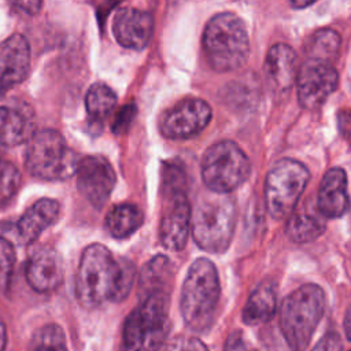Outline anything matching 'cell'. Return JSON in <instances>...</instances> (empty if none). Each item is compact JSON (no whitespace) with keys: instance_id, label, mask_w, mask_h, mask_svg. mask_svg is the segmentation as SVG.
<instances>
[{"instance_id":"cell-1","label":"cell","mask_w":351,"mask_h":351,"mask_svg":"<svg viewBox=\"0 0 351 351\" xmlns=\"http://www.w3.org/2000/svg\"><path fill=\"white\" fill-rule=\"evenodd\" d=\"M134 266L125 258H117L103 244L88 245L80 259L75 274V298L85 308L106 302L123 300L133 285Z\"/></svg>"},{"instance_id":"cell-2","label":"cell","mask_w":351,"mask_h":351,"mask_svg":"<svg viewBox=\"0 0 351 351\" xmlns=\"http://www.w3.org/2000/svg\"><path fill=\"white\" fill-rule=\"evenodd\" d=\"M221 295L217 267L207 258H197L189 266L181 289L180 308L185 325L203 333L213 325Z\"/></svg>"},{"instance_id":"cell-3","label":"cell","mask_w":351,"mask_h":351,"mask_svg":"<svg viewBox=\"0 0 351 351\" xmlns=\"http://www.w3.org/2000/svg\"><path fill=\"white\" fill-rule=\"evenodd\" d=\"M234 226L236 204L228 193L210 191L199 197L192 208V237L207 252H225L233 239Z\"/></svg>"},{"instance_id":"cell-4","label":"cell","mask_w":351,"mask_h":351,"mask_svg":"<svg viewBox=\"0 0 351 351\" xmlns=\"http://www.w3.org/2000/svg\"><path fill=\"white\" fill-rule=\"evenodd\" d=\"M203 51L211 69L219 73L244 66L250 53L245 23L233 12L214 15L203 32Z\"/></svg>"},{"instance_id":"cell-5","label":"cell","mask_w":351,"mask_h":351,"mask_svg":"<svg viewBox=\"0 0 351 351\" xmlns=\"http://www.w3.org/2000/svg\"><path fill=\"white\" fill-rule=\"evenodd\" d=\"M325 311V293L315 284L291 292L280 307V329L292 350H304Z\"/></svg>"},{"instance_id":"cell-6","label":"cell","mask_w":351,"mask_h":351,"mask_svg":"<svg viewBox=\"0 0 351 351\" xmlns=\"http://www.w3.org/2000/svg\"><path fill=\"white\" fill-rule=\"evenodd\" d=\"M78 156L64 137L52 129L32 134L27 140L25 165L27 171L41 180L63 181L75 174Z\"/></svg>"},{"instance_id":"cell-7","label":"cell","mask_w":351,"mask_h":351,"mask_svg":"<svg viewBox=\"0 0 351 351\" xmlns=\"http://www.w3.org/2000/svg\"><path fill=\"white\" fill-rule=\"evenodd\" d=\"M169 332V295L151 292L128 315L123 325V346L128 350L160 348Z\"/></svg>"},{"instance_id":"cell-8","label":"cell","mask_w":351,"mask_h":351,"mask_svg":"<svg viewBox=\"0 0 351 351\" xmlns=\"http://www.w3.org/2000/svg\"><path fill=\"white\" fill-rule=\"evenodd\" d=\"M250 171L248 156L230 140L210 145L202 158V180L214 192L230 193L248 178Z\"/></svg>"},{"instance_id":"cell-9","label":"cell","mask_w":351,"mask_h":351,"mask_svg":"<svg viewBox=\"0 0 351 351\" xmlns=\"http://www.w3.org/2000/svg\"><path fill=\"white\" fill-rule=\"evenodd\" d=\"M308 180L310 173L303 163L289 158L278 160L267 173L265 182L269 214L274 219L288 217L298 206Z\"/></svg>"},{"instance_id":"cell-10","label":"cell","mask_w":351,"mask_h":351,"mask_svg":"<svg viewBox=\"0 0 351 351\" xmlns=\"http://www.w3.org/2000/svg\"><path fill=\"white\" fill-rule=\"evenodd\" d=\"M163 213L159 225L162 245L170 251L185 247L191 232L192 208L186 196V185L162 188Z\"/></svg>"},{"instance_id":"cell-11","label":"cell","mask_w":351,"mask_h":351,"mask_svg":"<svg viewBox=\"0 0 351 351\" xmlns=\"http://www.w3.org/2000/svg\"><path fill=\"white\" fill-rule=\"evenodd\" d=\"M339 74L330 62L308 59L299 67L296 77L298 99L307 110L319 108L336 90Z\"/></svg>"},{"instance_id":"cell-12","label":"cell","mask_w":351,"mask_h":351,"mask_svg":"<svg viewBox=\"0 0 351 351\" xmlns=\"http://www.w3.org/2000/svg\"><path fill=\"white\" fill-rule=\"evenodd\" d=\"M74 176H77V186L81 195L97 208L106 204L117 182L111 163L100 155L80 159Z\"/></svg>"},{"instance_id":"cell-13","label":"cell","mask_w":351,"mask_h":351,"mask_svg":"<svg viewBox=\"0 0 351 351\" xmlns=\"http://www.w3.org/2000/svg\"><path fill=\"white\" fill-rule=\"evenodd\" d=\"M211 119L210 106L200 99L174 104L160 119V132L170 140H185L202 132Z\"/></svg>"},{"instance_id":"cell-14","label":"cell","mask_w":351,"mask_h":351,"mask_svg":"<svg viewBox=\"0 0 351 351\" xmlns=\"http://www.w3.org/2000/svg\"><path fill=\"white\" fill-rule=\"evenodd\" d=\"M112 33L122 47L140 51L151 41L154 18L149 12L138 8H119L112 21Z\"/></svg>"},{"instance_id":"cell-15","label":"cell","mask_w":351,"mask_h":351,"mask_svg":"<svg viewBox=\"0 0 351 351\" xmlns=\"http://www.w3.org/2000/svg\"><path fill=\"white\" fill-rule=\"evenodd\" d=\"M30 70V45L22 34H12L0 44V92L26 80Z\"/></svg>"},{"instance_id":"cell-16","label":"cell","mask_w":351,"mask_h":351,"mask_svg":"<svg viewBox=\"0 0 351 351\" xmlns=\"http://www.w3.org/2000/svg\"><path fill=\"white\" fill-rule=\"evenodd\" d=\"M25 274L29 285L40 293L52 292L63 281V261L60 254L51 247L34 251L26 262Z\"/></svg>"},{"instance_id":"cell-17","label":"cell","mask_w":351,"mask_h":351,"mask_svg":"<svg viewBox=\"0 0 351 351\" xmlns=\"http://www.w3.org/2000/svg\"><path fill=\"white\" fill-rule=\"evenodd\" d=\"M263 70L270 88L277 93H285L296 82L298 55L287 44H274L267 51Z\"/></svg>"},{"instance_id":"cell-18","label":"cell","mask_w":351,"mask_h":351,"mask_svg":"<svg viewBox=\"0 0 351 351\" xmlns=\"http://www.w3.org/2000/svg\"><path fill=\"white\" fill-rule=\"evenodd\" d=\"M315 202L325 218H339L350 208L347 176L343 169L333 167L324 174Z\"/></svg>"},{"instance_id":"cell-19","label":"cell","mask_w":351,"mask_h":351,"mask_svg":"<svg viewBox=\"0 0 351 351\" xmlns=\"http://www.w3.org/2000/svg\"><path fill=\"white\" fill-rule=\"evenodd\" d=\"M60 214V206L56 200L43 197L34 202L18 221V236L22 243L30 244L40 234L52 226Z\"/></svg>"},{"instance_id":"cell-20","label":"cell","mask_w":351,"mask_h":351,"mask_svg":"<svg viewBox=\"0 0 351 351\" xmlns=\"http://www.w3.org/2000/svg\"><path fill=\"white\" fill-rule=\"evenodd\" d=\"M325 228V217L318 210L317 202L306 200L288 215L287 234L293 243L304 244L314 241L324 233Z\"/></svg>"},{"instance_id":"cell-21","label":"cell","mask_w":351,"mask_h":351,"mask_svg":"<svg viewBox=\"0 0 351 351\" xmlns=\"http://www.w3.org/2000/svg\"><path fill=\"white\" fill-rule=\"evenodd\" d=\"M277 310V287L266 280L250 295L244 308L243 321L248 325H259L273 318Z\"/></svg>"},{"instance_id":"cell-22","label":"cell","mask_w":351,"mask_h":351,"mask_svg":"<svg viewBox=\"0 0 351 351\" xmlns=\"http://www.w3.org/2000/svg\"><path fill=\"white\" fill-rule=\"evenodd\" d=\"M143 211L136 204L121 203L107 213L106 226L112 237L126 239L143 225Z\"/></svg>"},{"instance_id":"cell-23","label":"cell","mask_w":351,"mask_h":351,"mask_svg":"<svg viewBox=\"0 0 351 351\" xmlns=\"http://www.w3.org/2000/svg\"><path fill=\"white\" fill-rule=\"evenodd\" d=\"M117 104L115 92L103 82L93 84L85 96V108L89 122L99 129L108 118Z\"/></svg>"},{"instance_id":"cell-24","label":"cell","mask_w":351,"mask_h":351,"mask_svg":"<svg viewBox=\"0 0 351 351\" xmlns=\"http://www.w3.org/2000/svg\"><path fill=\"white\" fill-rule=\"evenodd\" d=\"M32 125L26 117L11 107H0V145L15 147L29 140Z\"/></svg>"},{"instance_id":"cell-25","label":"cell","mask_w":351,"mask_h":351,"mask_svg":"<svg viewBox=\"0 0 351 351\" xmlns=\"http://www.w3.org/2000/svg\"><path fill=\"white\" fill-rule=\"evenodd\" d=\"M340 34L329 27L315 30L306 43V55L308 59L332 62L340 49Z\"/></svg>"},{"instance_id":"cell-26","label":"cell","mask_w":351,"mask_h":351,"mask_svg":"<svg viewBox=\"0 0 351 351\" xmlns=\"http://www.w3.org/2000/svg\"><path fill=\"white\" fill-rule=\"evenodd\" d=\"M170 280V261L158 255L152 258L141 271L140 285L144 293L151 292H167L166 287Z\"/></svg>"},{"instance_id":"cell-27","label":"cell","mask_w":351,"mask_h":351,"mask_svg":"<svg viewBox=\"0 0 351 351\" xmlns=\"http://www.w3.org/2000/svg\"><path fill=\"white\" fill-rule=\"evenodd\" d=\"M30 347L34 350H64L66 344V335L63 329L56 324H48L41 326L38 330L34 332L32 336Z\"/></svg>"},{"instance_id":"cell-28","label":"cell","mask_w":351,"mask_h":351,"mask_svg":"<svg viewBox=\"0 0 351 351\" xmlns=\"http://www.w3.org/2000/svg\"><path fill=\"white\" fill-rule=\"evenodd\" d=\"M21 186V173L8 160L0 159V204L14 197Z\"/></svg>"},{"instance_id":"cell-29","label":"cell","mask_w":351,"mask_h":351,"mask_svg":"<svg viewBox=\"0 0 351 351\" xmlns=\"http://www.w3.org/2000/svg\"><path fill=\"white\" fill-rule=\"evenodd\" d=\"M14 263L15 251L12 244L4 237H0V292H5L10 285Z\"/></svg>"},{"instance_id":"cell-30","label":"cell","mask_w":351,"mask_h":351,"mask_svg":"<svg viewBox=\"0 0 351 351\" xmlns=\"http://www.w3.org/2000/svg\"><path fill=\"white\" fill-rule=\"evenodd\" d=\"M136 114H137V108H136V106H134L133 103L123 106V107L117 112V115H115V118H114V122H112V125H111L112 132H114L115 134L125 133V132L129 129V126L132 125V122H133Z\"/></svg>"},{"instance_id":"cell-31","label":"cell","mask_w":351,"mask_h":351,"mask_svg":"<svg viewBox=\"0 0 351 351\" xmlns=\"http://www.w3.org/2000/svg\"><path fill=\"white\" fill-rule=\"evenodd\" d=\"M16 11L26 15H36L43 7V0H7Z\"/></svg>"},{"instance_id":"cell-32","label":"cell","mask_w":351,"mask_h":351,"mask_svg":"<svg viewBox=\"0 0 351 351\" xmlns=\"http://www.w3.org/2000/svg\"><path fill=\"white\" fill-rule=\"evenodd\" d=\"M343 346H341V341H340V337L337 333H328L325 335L315 346L314 348L315 350H340Z\"/></svg>"},{"instance_id":"cell-33","label":"cell","mask_w":351,"mask_h":351,"mask_svg":"<svg viewBox=\"0 0 351 351\" xmlns=\"http://www.w3.org/2000/svg\"><path fill=\"white\" fill-rule=\"evenodd\" d=\"M339 129L341 134L347 138H351V112L350 111H341L339 112Z\"/></svg>"},{"instance_id":"cell-34","label":"cell","mask_w":351,"mask_h":351,"mask_svg":"<svg viewBox=\"0 0 351 351\" xmlns=\"http://www.w3.org/2000/svg\"><path fill=\"white\" fill-rule=\"evenodd\" d=\"M245 343L243 341L241 333L240 332H234L232 333V336L228 339V343L225 346V348L228 350H239V348H245Z\"/></svg>"},{"instance_id":"cell-35","label":"cell","mask_w":351,"mask_h":351,"mask_svg":"<svg viewBox=\"0 0 351 351\" xmlns=\"http://www.w3.org/2000/svg\"><path fill=\"white\" fill-rule=\"evenodd\" d=\"M344 332H346L347 340L351 341V306L348 307V310L344 315Z\"/></svg>"},{"instance_id":"cell-36","label":"cell","mask_w":351,"mask_h":351,"mask_svg":"<svg viewBox=\"0 0 351 351\" xmlns=\"http://www.w3.org/2000/svg\"><path fill=\"white\" fill-rule=\"evenodd\" d=\"M317 0H289V3L292 4V7L295 8H304L313 3H315Z\"/></svg>"},{"instance_id":"cell-37","label":"cell","mask_w":351,"mask_h":351,"mask_svg":"<svg viewBox=\"0 0 351 351\" xmlns=\"http://www.w3.org/2000/svg\"><path fill=\"white\" fill-rule=\"evenodd\" d=\"M7 343V333H5V328L3 325V322L0 321V350H3L5 347Z\"/></svg>"}]
</instances>
